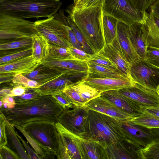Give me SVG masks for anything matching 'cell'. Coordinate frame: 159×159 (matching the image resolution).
<instances>
[{
	"label": "cell",
	"instance_id": "36",
	"mask_svg": "<svg viewBox=\"0 0 159 159\" xmlns=\"http://www.w3.org/2000/svg\"><path fill=\"white\" fill-rule=\"evenodd\" d=\"M66 19L69 25L73 30L78 41L82 47L83 50L88 53L93 54L92 50L87 43L83 34L71 16L69 15L66 16Z\"/></svg>",
	"mask_w": 159,
	"mask_h": 159
},
{
	"label": "cell",
	"instance_id": "49",
	"mask_svg": "<svg viewBox=\"0 0 159 159\" xmlns=\"http://www.w3.org/2000/svg\"><path fill=\"white\" fill-rule=\"evenodd\" d=\"M16 135L22 143L23 146L24 147L26 152L30 157V159H41V157L36 152L33 150L28 144V142H25L22 138L18 134L16 131Z\"/></svg>",
	"mask_w": 159,
	"mask_h": 159
},
{
	"label": "cell",
	"instance_id": "61",
	"mask_svg": "<svg viewBox=\"0 0 159 159\" xmlns=\"http://www.w3.org/2000/svg\"><path fill=\"white\" fill-rule=\"evenodd\" d=\"M79 0H74V4L75 5L78 2Z\"/></svg>",
	"mask_w": 159,
	"mask_h": 159
},
{
	"label": "cell",
	"instance_id": "13",
	"mask_svg": "<svg viewBox=\"0 0 159 159\" xmlns=\"http://www.w3.org/2000/svg\"><path fill=\"white\" fill-rule=\"evenodd\" d=\"M88 72H80L75 74L59 77L41 85L32 88L40 95H52L63 91L65 88L83 80L87 77Z\"/></svg>",
	"mask_w": 159,
	"mask_h": 159
},
{
	"label": "cell",
	"instance_id": "33",
	"mask_svg": "<svg viewBox=\"0 0 159 159\" xmlns=\"http://www.w3.org/2000/svg\"><path fill=\"white\" fill-rule=\"evenodd\" d=\"M32 38L21 39L12 41L0 43V51L21 50L32 47Z\"/></svg>",
	"mask_w": 159,
	"mask_h": 159
},
{
	"label": "cell",
	"instance_id": "46",
	"mask_svg": "<svg viewBox=\"0 0 159 159\" xmlns=\"http://www.w3.org/2000/svg\"><path fill=\"white\" fill-rule=\"evenodd\" d=\"M68 48L74 58L75 59L80 61L87 62L90 59L92 55L84 51L75 48L72 46Z\"/></svg>",
	"mask_w": 159,
	"mask_h": 159
},
{
	"label": "cell",
	"instance_id": "50",
	"mask_svg": "<svg viewBox=\"0 0 159 159\" xmlns=\"http://www.w3.org/2000/svg\"><path fill=\"white\" fill-rule=\"evenodd\" d=\"M0 100L2 101L3 103L2 107L0 108V112L7 109L13 108L16 103L13 97L9 95L1 98Z\"/></svg>",
	"mask_w": 159,
	"mask_h": 159
},
{
	"label": "cell",
	"instance_id": "26",
	"mask_svg": "<svg viewBox=\"0 0 159 159\" xmlns=\"http://www.w3.org/2000/svg\"><path fill=\"white\" fill-rule=\"evenodd\" d=\"M32 55L42 63L49 57V43L42 35L39 34L32 36Z\"/></svg>",
	"mask_w": 159,
	"mask_h": 159
},
{
	"label": "cell",
	"instance_id": "45",
	"mask_svg": "<svg viewBox=\"0 0 159 159\" xmlns=\"http://www.w3.org/2000/svg\"><path fill=\"white\" fill-rule=\"evenodd\" d=\"M7 122L8 121L4 114L2 113H0V148L6 145L7 143L6 129V125Z\"/></svg>",
	"mask_w": 159,
	"mask_h": 159
},
{
	"label": "cell",
	"instance_id": "47",
	"mask_svg": "<svg viewBox=\"0 0 159 159\" xmlns=\"http://www.w3.org/2000/svg\"><path fill=\"white\" fill-rule=\"evenodd\" d=\"M18 155L7 146L0 148V159H20Z\"/></svg>",
	"mask_w": 159,
	"mask_h": 159
},
{
	"label": "cell",
	"instance_id": "14",
	"mask_svg": "<svg viewBox=\"0 0 159 159\" xmlns=\"http://www.w3.org/2000/svg\"><path fill=\"white\" fill-rule=\"evenodd\" d=\"M55 125L58 136L69 155L70 159H84L81 137L75 135L57 121Z\"/></svg>",
	"mask_w": 159,
	"mask_h": 159
},
{
	"label": "cell",
	"instance_id": "11",
	"mask_svg": "<svg viewBox=\"0 0 159 159\" xmlns=\"http://www.w3.org/2000/svg\"><path fill=\"white\" fill-rule=\"evenodd\" d=\"M120 122L125 140L138 150L154 141L159 140V137L151 129L135 125L130 120Z\"/></svg>",
	"mask_w": 159,
	"mask_h": 159
},
{
	"label": "cell",
	"instance_id": "30",
	"mask_svg": "<svg viewBox=\"0 0 159 159\" xmlns=\"http://www.w3.org/2000/svg\"><path fill=\"white\" fill-rule=\"evenodd\" d=\"M87 63L89 73L88 77L91 78L108 77L118 78H129L119 71L113 70L93 63L89 62H87Z\"/></svg>",
	"mask_w": 159,
	"mask_h": 159
},
{
	"label": "cell",
	"instance_id": "62",
	"mask_svg": "<svg viewBox=\"0 0 159 159\" xmlns=\"http://www.w3.org/2000/svg\"><path fill=\"white\" fill-rule=\"evenodd\" d=\"M156 91L157 92V93H158L159 96V86H158L157 88V89L156 90Z\"/></svg>",
	"mask_w": 159,
	"mask_h": 159
},
{
	"label": "cell",
	"instance_id": "28",
	"mask_svg": "<svg viewBox=\"0 0 159 159\" xmlns=\"http://www.w3.org/2000/svg\"><path fill=\"white\" fill-rule=\"evenodd\" d=\"M145 23L148 31L147 48H159V17L147 12Z\"/></svg>",
	"mask_w": 159,
	"mask_h": 159
},
{
	"label": "cell",
	"instance_id": "25",
	"mask_svg": "<svg viewBox=\"0 0 159 159\" xmlns=\"http://www.w3.org/2000/svg\"><path fill=\"white\" fill-rule=\"evenodd\" d=\"M84 159H107L106 148L96 141L81 138Z\"/></svg>",
	"mask_w": 159,
	"mask_h": 159
},
{
	"label": "cell",
	"instance_id": "57",
	"mask_svg": "<svg viewBox=\"0 0 159 159\" xmlns=\"http://www.w3.org/2000/svg\"><path fill=\"white\" fill-rule=\"evenodd\" d=\"M56 156V153L49 150H46L43 159H54Z\"/></svg>",
	"mask_w": 159,
	"mask_h": 159
},
{
	"label": "cell",
	"instance_id": "4",
	"mask_svg": "<svg viewBox=\"0 0 159 159\" xmlns=\"http://www.w3.org/2000/svg\"><path fill=\"white\" fill-rule=\"evenodd\" d=\"M62 4L59 0H3L0 12L25 19L49 18L57 13Z\"/></svg>",
	"mask_w": 159,
	"mask_h": 159
},
{
	"label": "cell",
	"instance_id": "9",
	"mask_svg": "<svg viewBox=\"0 0 159 159\" xmlns=\"http://www.w3.org/2000/svg\"><path fill=\"white\" fill-rule=\"evenodd\" d=\"M130 75L135 82L147 88L156 90L159 86V68L141 58L131 65Z\"/></svg>",
	"mask_w": 159,
	"mask_h": 159
},
{
	"label": "cell",
	"instance_id": "17",
	"mask_svg": "<svg viewBox=\"0 0 159 159\" xmlns=\"http://www.w3.org/2000/svg\"><path fill=\"white\" fill-rule=\"evenodd\" d=\"M86 107L89 109L107 115L120 121L129 120L135 116L118 108L101 96L89 101Z\"/></svg>",
	"mask_w": 159,
	"mask_h": 159
},
{
	"label": "cell",
	"instance_id": "37",
	"mask_svg": "<svg viewBox=\"0 0 159 159\" xmlns=\"http://www.w3.org/2000/svg\"><path fill=\"white\" fill-rule=\"evenodd\" d=\"M32 48L16 51L0 57V65L7 64L32 55Z\"/></svg>",
	"mask_w": 159,
	"mask_h": 159
},
{
	"label": "cell",
	"instance_id": "51",
	"mask_svg": "<svg viewBox=\"0 0 159 159\" xmlns=\"http://www.w3.org/2000/svg\"><path fill=\"white\" fill-rule=\"evenodd\" d=\"M56 156L58 159H70L67 152L59 136L58 147Z\"/></svg>",
	"mask_w": 159,
	"mask_h": 159
},
{
	"label": "cell",
	"instance_id": "15",
	"mask_svg": "<svg viewBox=\"0 0 159 159\" xmlns=\"http://www.w3.org/2000/svg\"><path fill=\"white\" fill-rule=\"evenodd\" d=\"M145 22L135 23L129 27V35L134 49L140 58H147L148 29Z\"/></svg>",
	"mask_w": 159,
	"mask_h": 159
},
{
	"label": "cell",
	"instance_id": "54",
	"mask_svg": "<svg viewBox=\"0 0 159 159\" xmlns=\"http://www.w3.org/2000/svg\"><path fill=\"white\" fill-rule=\"evenodd\" d=\"M142 107L143 112L149 114L159 118V106Z\"/></svg>",
	"mask_w": 159,
	"mask_h": 159
},
{
	"label": "cell",
	"instance_id": "29",
	"mask_svg": "<svg viewBox=\"0 0 159 159\" xmlns=\"http://www.w3.org/2000/svg\"><path fill=\"white\" fill-rule=\"evenodd\" d=\"M118 22L117 19L103 11L102 29L105 44L111 43L116 37Z\"/></svg>",
	"mask_w": 159,
	"mask_h": 159
},
{
	"label": "cell",
	"instance_id": "7",
	"mask_svg": "<svg viewBox=\"0 0 159 159\" xmlns=\"http://www.w3.org/2000/svg\"><path fill=\"white\" fill-rule=\"evenodd\" d=\"M21 126L41 145L56 153L58 147V133L55 123L36 121Z\"/></svg>",
	"mask_w": 159,
	"mask_h": 159
},
{
	"label": "cell",
	"instance_id": "55",
	"mask_svg": "<svg viewBox=\"0 0 159 159\" xmlns=\"http://www.w3.org/2000/svg\"><path fill=\"white\" fill-rule=\"evenodd\" d=\"M148 9L149 11V13L159 17V0L154 2L149 7Z\"/></svg>",
	"mask_w": 159,
	"mask_h": 159
},
{
	"label": "cell",
	"instance_id": "63",
	"mask_svg": "<svg viewBox=\"0 0 159 159\" xmlns=\"http://www.w3.org/2000/svg\"><path fill=\"white\" fill-rule=\"evenodd\" d=\"M3 0H0V1H3Z\"/></svg>",
	"mask_w": 159,
	"mask_h": 159
},
{
	"label": "cell",
	"instance_id": "35",
	"mask_svg": "<svg viewBox=\"0 0 159 159\" xmlns=\"http://www.w3.org/2000/svg\"><path fill=\"white\" fill-rule=\"evenodd\" d=\"M48 58L57 59H75L68 48L50 43Z\"/></svg>",
	"mask_w": 159,
	"mask_h": 159
},
{
	"label": "cell",
	"instance_id": "2",
	"mask_svg": "<svg viewBox=\"0 0 159 159\" xmlns=\"http://www.w3.org/2000/svg\"><path fill=\"white\" fill-rule=\"evenodd\" d=\"M66 11L82 32L94 54L98 53L105 44L102 29L103 5L79 9L74 4L71 5Z\"/></svg>",
	"mask_w": 159,
	"mask_h": 159
},
{
	"label": "cell",
	"instance_id": "8",
	"mask_svg": "<svg viewBox=\"0 0 159 159\" xmlns=\"http://www.w3.org/2000/svg\"><path fill=\"white\" fill-rule=\"evenodd\" d=\"M34 27L37 33L44 37L50 43L66 48L71 46L66 29L54 16L35 21Z\"/></svg>",
	"mask_w": 159,
	"mask_h": 159
},
{
	"label": "cell",
	"instance_id": "12",
	"mask_svg": "<svg viewBox=\"0 0 159 159\" xmlns=\"http://www.w3.org/2000/svg\"><path fill=\"white\" fill-rule=\"evenodd\" d=\"M118 91L142 107L159 106V96L157 91L147 88L136 83L133 86L120 89Z\"/></svg>",
	"mask_w": 159,
	"mask_h": 159
},
{
	"label": "cell",
	"instance_id": "1",
	"mask_svg": "<svg viewBox=\"0 0 159 159\" xmlns=\"http://www.w3.org/2000/svg\"><path fill=\"white\" fill-rule=\"evenodd\" d=\"M64 109L52 95H41L33 100L16 103L14 107L0 112L12 125L45 121L55 123Z\"/></svg>",
	"mask_w": 159,
	"mask_h": 159
},
{
	"label": "cell",
	"instance_id": "44",
	"mask_svg": "<svg viewBox=\"0 0 159 159\" xmlns=\"http://www.w3.org/2000/svg\"><path fill=\"white\" fill-rule=\"evenodd\" d=\"M41 95L32 88H28L25 92L20 96L13 97L16 103L22 102L36 99Z\"/></svg>",
	"mask_w": 159,
	"mask_h": 159
},
{
	"label": "cell",
	"instance_id": "59",
	"mask_svg": "<svg viewBox=\"0 0 159 159\" xmlns=\"http://www.w3.org/2000/svg\"><path fill=\"white\" fill-rule=\"evenodd\" d=\"M86 1L87 0H79L78 2L75 5H74L75 7L77 8H80Z\"/></svg>",
	"mask_w": 159,
	"mask_h": 159
},
{
	"label": "cell",
	"instance_id": "43",
	"mask_svg": "<svg viewBox=\"0 0 159 159\" xmlns=\"http://www.w3.org/2000/svg\"><path fill=\"white\" fill-rule=\"evenodd\" d=\"M146 60L159 68V48L148 47Z\"/></svg>",
	"mask_w": 159,
	"mask_h": 159
},
{
	"label": "cell",
	"instance_id": "6",
	"mask_svg": "<svg viewBox=\"0 0 159 159\" xmlns=\"http://www.w3.org/2000/svg\"><path fill=\"white\" fill-rule=\"evenodd\" d=\"M103 9L118 21L129 26L146 20L147 12L136 8L129 0H106Z\"/></svg>",
	"mask_w": 159,
	"mask_h": 159
},
{
	"label": "cell",
	"instance_id": "32",
	"mask_svg": "<svg viewBox=\"0 0 159 159\" xmlns=\"http://www.w3.org/2000/svg\"><path fill=\"white\" fill-rule=\"evenodd\" d=\"M130 120L134 124L152 129H159V118L143 112L133 117Z\"/></svg>",
	"mask_w": 159,
	"mask_h": 159
},
{
	"label": "cell",
	"instance_id": "23",
	"mask_svg": "<svg viewBox=\"0 0 159 159\" xmlns=\"http://www.w3.org/2000/svg\"><path fill=\"white\" fill-rule=\"evenodd\" d=\"M138 150L126 140L107 146V159H139Z\"/></svg>",
	"mask_w": 159,
	"mask_h": 159
},
{
	"label": "cell",
	"instance_id": "40",
	"mask_svg": "<svg viewBox=\"0 0 159 159\" xmlns=\"http://www.w3.org/2000/svg\"><path fill=\"white\" fill-rule=\"evenodd\" d=\"M12 81L15 84L21 85L29 88H38L41 86L39 82L30 79L21 74L15 75Z\"/></svg>",
	"mask_w": 159,
	"mask_h": 159
},
{
	"label": "cell",
	"instance_id": "5",
	"mask_svg": "<svg viewBox=\"0 0 159 159\" xmlns=\"http://www.w3.org/2000/svg\"><path fill=\"white\" fill-rule=\"evenodd\" d=\"M34 25V22L25 19L0 12V39L3 41L1 42L32 38L37 33Z\"/></svg>",
	"mask_w": 159,
	"mask_h": 159
},
{
	"label": "cell",
	"instance_id": "20",
	"mask_svg": "<svg viewBox=\"0 0 159 159\" xmlns=\"http://www.w3.org/2000/svg\"><path fill=\"white\" fill-rule=\"evenodd\" d=\"M101 96L109 101L118 108L131 115L142 114V107L133 101L122 95L118 90L103 92Z\"/></svg>",
	"mask_w": 159,
	"mask_h": 159
},
{
	"label": "cell",
	"instance_id": "31",
	"mask_svg": "<svg viewBox=\"0 0 159 159\" xmlns=\"http://www.w3.org/2000/svg\"><path fill=\"white\" fill-rule=\"evenodd\" d=\"M86 105L90 101L101 96L102 92L86 84L83 80L71 85Z\"/></svg>",
	"mask_w": 159,
	"mask_h": 159
},
{
	"label": "cell",
	"instance_id": "10",
	"mask_svg": "<svg viewBox=\"0 0 159 159\" xmlns=\"http://www.w3.org/2000/svg\"><path fill=\"white\" fill-rule=\"evenodd\" d=\"M89 109L86 106L65 109L57 121L75 135L84 138L86 133V120Z\"/></svg>",
	"mask_w": 159,
	"mask_h": 159
},
{
	"label": "cell",
	"instance_id": "16",
	"mask_svg": "<svg viewBox=\"0 0 159 159\" xmlns=\"http://www.w3.org/2000/svg\"><path fill=\"white\" fill-rule=\"evenodd\" d=\"M98 53L110 60L120 72L132 80L130 75L131 65L124 58L116 37L111 43L105 44Z\"/></svg>",
	"mask_w": 159,
	"mask_h": 159
},
{
	"label": "cell",
	"instance_id": "58",
	"mask_svg": "<svg viewBox=\"0 0 159 159\" xmlns=\"http://www.w3.org/2000/svg\"><path fill=\"white\" fill-rule=\"evenodd\" d=\"M12 88H1L0 91V98L6 96H9Z\"/></svg>",
	"mask_w": 159,
	"mask_h": 159
},
{
	"label": "cell",
	"instance_id": "60",
	"mask_svg": "<svg viewBox=\"0 0 159 159\" xmlns=\"http://www.w3.org/2000/svg\"><path fill=\"white\" fill-rule=\"evenodd\" d=\"M152 131L159 137V129L154 128L151 129Z\"/></svg>",
	"mask_w": 159,
	"mask_h": 159
},
{
	"label": "cell",
	"instance_id": "3",
	"mask_svg": "<svg viewBox=\"0 0 159 159\" xmlns=\"http://www.w3.org/2000/svg\"><path fill=\"white\" fill-rule=\"evenodd\" d=\"M84 139L97 141L107 148L118 141L125 140L120 122L104 114L89 109Z\"/></svg>",
	"mask_w": 159,
	"mask_h": 159
},
{
	"label": "cell",
	"instance_id": "27",
	"mask_svg": "<svg viewBox=\"0 0 159 159\" xmlns=\"http://www.w3.org/2000/svg\"><path fill=\"white\" fill-rule=\"evenodd\" d=\"M14 127L8 121L6 128L7 142L6 146L16 153L20 159H30L17 135Z\"/></svg>",
	"mask_w": 159,
	"mask_h": 159
},
{
	"label": "cell",
	"instance_id": "42",
	"mask_svg": "<svg viewBox=\"0 0 159 159\" xmlns=\"http://www.w3.org/2000/svg\"><path fill=\"white\" fill-rule=\"evenodd\" d=\"M52 96L64 110L72 109L75 107L70 98L63 91Z\"/></svg>",
	"mask_w": 159,
	"mask_h": 159
},
{
	"label": "cell",
	"instance_id": "24",
	"mask_svg": "<svg viewBox=\"0 0 159 159\" xmlns=\"http://www.w3.org/2000/svg\"><path fill=\"white\" fill-rule=\"evenodd\" d=\"M23 75L37 81L41 85L60 77L62 74L52 67L42 63L33 71Z\"/></svg>",
	"mask_w": 159,
	"mask_h": 159
},
{
	"label": "cell",
	"instance_id": "19",
	"mask_svg": "<svg viewBox=\"0 0 159 159\" xmlns=\"http://www.w3.org/2000/svg\"><path fill=\"white\" fill-rule=\"evenodd\" d=\"M42 63L52 67L65 76L81 71L88 72L87 62L76 59H57L48 58Z\"/></svg>",
	"mask_w": 159,
	"mask_h": 159
},
{
	"label": "cell",
	"instance_id": "41",
	"mask_svg": "<svg viewBox=\"0 0 159 159\" xmlns=\"http://www.w3.org/2000/svg\"><path fill=\"white\" fill-rule=\"evenodd\" d=\"M63 91L70 98L75 107L86 106V104L79 93L71 85L66 87Z\"/></svg>",
	"mask_w": 159,
	"mask_h": 159
},
{
	"label": "cell",
	"instance_id": "39",
	"mask_svg": "<svg viewBox=\"0 0 159 159\" xmlns=\"http://www.w3.org/2000/svg\"><path fill=\"white\" fill-rule=\"evenodd\" d=\"M14 126L22 133L34 150L43 159L45 151L47 149L30 136L22 127L16 125H15Z\"/></svg>",
	"mask_w": 159,
	"mask_h": 159
},
{
	"label": "cell",
	"instance_id": "21",
	"mask_svg": "<svg viewBox=\"0 0 159 159\" xmlns=\"http://www.w3.org/2000/svg\"><path fill=\"white\" fill-rule=\"evenodd\" d=\"M42 62L32 55L7 64L0 65V74L13 75L28 74L34 70Z\"/></svg>",
	"mask_w": 159,
	"mask_h": 159
},
{
	"label": "cell",
	"instance_id": "52",
	"mask_svg": "<svg viewBox=\"0 0 159 159\" xmlns=\"http://www.w3.org/2000/svg\"><path fill=\"white\" fill-rule=\"evenodd\" d=\"M29 88L20 84H16L12 88L9 96L12 97L20 96L24 94Z\"/></svg>",
	"mask_w": 159,
	"mask_h": 159
},
{
	"label": "cell",
	"instance_id": "38",
	"mask_svg": "<svg viewBox=\"0 0 159 159\" xmlns=\"http://www.w3.org/2000/svg\"><path fill=\"white\" fill-rule=\"evenodd\" d=\"M87 62L93 63L121 73L110 60L98 53L92 54L90 59Z\"/></svg>",
	"mask_w": 159,
	"mask_h": 159
},
{
	"label": "cell",
	"instance_id": "34",
	"mask_svg": "<svg viewBox=\"0 0 159 159\" xmlns=\"http://www.w3.org/2000/svg\"><path fill=\"white\" fill-rule=\"evenodd\" d=\"M137 153L139 159H159V140L154 141L138 150Z\"/></svg>",
	"mask_w": 159,
	"mask_h": 159
},
{
	"label": "cell",
	"instance_id": "22",
	"mask_svg": "<svg viewBox=\"0 0 159 159\" xmlns=\"http://www.w3.org/2000/svg\"><path fill=\"white\" fill-rule=\"evenodd\" d=\"M129 27L125 23L118 21L116 37L124 58L131 65L140 58L136 52L129 38Z\"/></svg>",
	"mask_w": 159,
	"mask_h": 159
},
{
	"label": "cell",
	"instance_id": "53",
	"mask_svg": "<svg viewBox=\"0 0 159 159\" xmlns=\"http://www.w3.org/2000/svg\"><path fill=\"white\" fill-rule=\"evenodd\" d=\"M105 0H87L83 5L79 9L103 5Z\"/></svg>",
	"mask_w": 159,
	"mask_h": 159
},
{
	"label": "cell",
	"instance_id": "18",
	"mask_svg": "<svg viewBox=\"0 0 159 159\" xmlns=\"http://www.w3.org/2000/svg\"><path fill=\"white\" fill-rule=\"evenodd\" d=\"M83 81L86 84L102 92L119 90L134 86L135 82L129 78H91L87 77Z\"/></svg>",
	"mask_w": 159,
	"mask_h": 159
},
{
	"label": "cell",
	"instance_id": "56",
	"mask_svg": "<svg viewBox=\"0 0 159 159\" xmlns=\"http://www.w3.org/2000/svg\"><path fill=\"white\" fill-rule=\"evenodd\" d=\"M0 84L12 81L14 76L13 75L7 74H0Z\"/></svg>",
	"mask_w": 159,
	"mask_h": 159
},
{
	"label": "cell",
	"instance_id": "48",
	"mask_svg": "<svg viewBox=\"0 0 159 159\" xmlns=\"http://www.w3.org/2000/svg\"><path fill=\"white\" fill-rule=\"evenodd\" d=\"M137 8L143 11H145L154 2L157 0H129Z\"/></svg>",
	"mask_w": 159,
	"mask_h": 159
}]
</instances>
